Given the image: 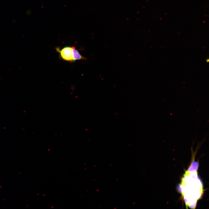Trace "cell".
<instances>
[{
	"label": "cell",
	"mask_w": 209,
	"mask_h": 209,
	"mask_svg": "<svg viewBox=\"0 0 209 209\" xmlns=\"http://www.w3.org/2000/svg\"><path fill=\"white\" fill-rule=\"evenodd\" d=\"M206 61L207 62H209V58L206 60Z\"/></svg>",
	"instance_id": "4"
},
{
	"label": "cell",
	"mask_w": 209,
	"mask_h": 209,
	"mask_svg": "<svg viewBox=\"0 0 209 209\" xmlns=\"http://www.w3.org/2000/svg\"><path fill=\"white\" fill-rule=\"evenodd\" d=\"M73 58L74 62L77 60H85L86 58L82 56L80 54L79 51L76 49L75 47L73 46Z\"/></svg>",
	"instance_id": "3"
},
{
	"label": "cell",
	"mask_w": 209,
	"mask_h": 209,
	"mask_svg": "<svg viewBox=\"0 0 209 209\" xmlns=\"http://www.w3.org/2000/svg\"><path fill=\"white\" fill-rule=\"evenodd\" d=\"M73 46H66L60 49L58 47L56 48V49L59 54L60 58L63 60L69 62H73Z\"/></svg>",
	"instance_id": "2"
},
{
	"label": "cell",
	"mask_w": 209,
	"mask_h": 209,
	"mask_svg": "<svg viewBox=\"0 0 209 209\" xmlns=\"http://www.w3.org/2000/svg\"><path fill=\"white\" fill-rule=\"evenodd\" d=\"M203 188L196 170H192L190 167L185 172L179 184V189L186 207L194 208L197 201L202 194Z\"/></svg>",
	"instance_id": "1"
}]
</instances>
